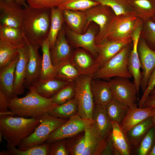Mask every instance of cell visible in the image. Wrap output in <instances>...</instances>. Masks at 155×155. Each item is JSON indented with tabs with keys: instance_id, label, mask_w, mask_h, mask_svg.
<instances>
[{
	"instance_id": "obj_1",
	"label": "cell",
	"mask_w": 155,
	"mask_h": 155,
	"mask_svg": "<svg viewBox=\"0 0 155 155\" xmlns=\"http://www.w3.org/2000/svg\"><path fill=\"white\" fill-rule=\"evenodd\" d=\"M51 21V9L24 8L21 29L27 42L41 47L48 38Z\"/></svg>"
},
{
	"instance_id": "obj_2",
	"label": "cell",
	"mask_w": 155,
	"mask_h": 155,
	"mask_svg": "<svg viewBox=\"0 0 155 155\" xmlns=\"http://www.w3.org/2000/svg\"><path fill=\"white\" fill-rule=\"evenodd\" d=\"M29 92L24 97L17 96L8 100V108L13 115L26 118H38L48 113L58 104L37 93L30 86Z\"/></svg>"
},
{
	"instance_id": "obj_3",
	"label": "cell",
	"mask_w": 155,
	"mask_h": 155,
	"mask_svg": "<svg viewBox=\"0 0 155 155\" xmlns=\"http://www.w3.org/2000/svg\"><path fill=\"white\" fill-rule=\"evenodd\" d=\"M38 118L13 117L10 115L0 116V136L7 142L18 146L22 141L31 134L39 125Z\"/></svg>"
},
{
	"instance_id": "obj_4",
	"label": "cell",
	"mask_w": 155,
	"mask_h": 155,
	"mask_svg": "<svg viewBox=\"0 0 155 155\" xmlns=\"http://www.w3.org/2000/svg\"><path fill=\"white\" fill-rule=\"evenodd\" d=\"M38 118L40 121L39 125L31 134L22 141L18 146L19 149L24 150L33 146L43 144L54 130L68 119L54 117L48 113Z\"/></svg>"
},
{
	"instance_id": "obj_5",
	"label": "cell",
	"mask_w": 155,
	"mask_h": 155,
	"mask_svg": "<svg viewBox=\"0 0 155 155\" xmlns=\"http://www.w3.org/2000/svg\"><path fill=\"white\" fill-rule=\"evenodd\" d=\"M131 43L123 48L98 70L92 78L102 79L115 77L129 79L132 78L128 67V58L131 49Z\"/></svg>"
},
{
	"instance_id": "obj_6",
	"label": "cell",
	"mask_w": 155,
	"mask_h": 155,
	"mask_svg": "<svg viewBox=\"0 0 155 155\" xmlns=\"http://www.w3.org/2000/svg\"><path fill=\"white\" fill-rule=\"evenodd\" d=\"M93 75H81L75 81L74 98L78 104L77 114L81 117L92 120L94 102L90 88Z\"/></svg>"
},
{
	"instance_id": "obj_7",
	"label": "cell",
	"mask_w": 155,
	"mask_h": 155,
	"mask_svg": "<svg viewBox=\"0 0 155 155\" xmlns=\"http://www.w3.org/2000/svg\"><path fill=\"white\" fill-rule=\"evenodd\" d=\"M143 22L142 19L133 15H116L110 25L106 38L115 40L131 39L133 32Z\"/></svg>"
},
{
	"instance_id": "obj_8",
	"label": "cell",
	"mask_w": 155,
	"mask_h": 155,
	"mask_svg": "<svg viewBox=\"0 0 155 155\" xmlns=\"http://www.w3.org/2000/svg\"><path fill=\"white\" fill-rule=\"evenodd\" d=\"M87 23L84 31H86L91 22L98 24L99 30L95 38L96 44L106 38V36L112 21L116 15L109 6L99 4L93 7L86 11Z\"/></svg>"
},
{
	"instance_id": "obj_9",
	"label": "cell",
	"mask_w": 155,
	"mask_h": 155,
	"mask_svg": "<svg viewBox=\"0 0 155 155\" xmlns=\"http://www.w3.org/2000/svg\"><path fill=\"white\" fill-rule=\"evenodd\" d=\"M109 83L114 98L129 108L137 106L139 92L133 82L128 78L115 77Z\"/></svg>"
},
{
	"instance_id": "obj_10",
	"label": "cell",
	"mask_w": 155,
	"mask_h": 155,
	"mask_svg": "<svg viewBox=\"0 0 155 155\" xmlns=\"http://www.w3.org/2000/svg\"><path fill=\"white\" fill-rule=\"evenodd\" d=\"M92 121L83 119L77 114L54 130L49 135L45 142L50 143L57 140L74 136L84 131L86 126Z\"/></svg>"
},
{
	"instance_id": "obj_11",
	"label": "cell",
	"mask_w": 155,
	"mask_h": 155,
	"mask_svg": "<svg viewBox=\"0 0 155 155\" xmlns=\"http://www.w3.org/2000/svg\"><path fill=\"white\" fill-rule=\"evenodd\" d=\"M137 51L143 69L142 77L140 87L143 93L147 86L150 76L155 68V51L152 49L142 37L139 39Z\"/></svg>"
},
{
	"instance_id": "obj_12",
	"label": "cell",
	"mask_w": 155,
	"mask_h": 155,
	"mask_svg": "<svg viewBox=\"0 0 155 155\" xmlns=\"http://www.w3.org/2000/svg\"><path fill=\"white\" fill-rule=\"evenodd\" d=\"M24 8L14 2L0 0V24L21 28Z\"/></svg>"
},
{
	"instance_id": "obj_13",
	"label": "cell",
	"mask_w": 155,
	"mask_h": 155,
	"mask_svg": "<svg viewBox=\"0 0 155 155\" xmlns=\"http://www.w3.org/2000/svg\"><path fill=\"white\" fill-rule=\"evenodd\" d=\"M132 42L131 39L115 40L106 38L96 44L98 55L96 59L100 68L123 48Z\"/></svg>"
},
{
	"instance_id": "obj_14",
	"label": "cell",
	"mask_w": 155,
	"mask_h": 155,
	"mask_svg": "<svg viewBox=\"0 0 155 155\" xmlns=\"http://www.w3.org/2000/svg\"><path fill=\"white\" fill-rule=\"evenodd\" d=\"M84 132L85 147L83 155H101L107 142L93 121L86 126Z\"/></svg>"
},
{
	"instance_id": "obj_15",
	"label": "cell",
	"mask_w": 155,
	"mask_h": 155,
	"mask_svg": "<svg viewBox=\"0 0 155 155\" xmlns=\"http://www.w3.org/2000/svg\"><path fill=\"white\" fill-rule=\"evenodd\" d=\"M18 51L19 59L15 71L13 97L22 94L25 92L24 82L29 56V46L27 42L18 49Z\"/></svg>"
},
{
	"instance_id": "obj_16",
	"label": "cell",
	"mask_w": 155,
	"mask_h": 155,
	"mask_svg": "<svg viewBox=\"0 0 155 155\" xmlns=\"http://www.w3.org/2000/svg\"><path fill=\"white\" fill-rule=\"evenodd\" d=\"M141 31V28L138 27L135 30L132 34L133 47L128 60L129 70L133 78V82L138 92L142 77V73L140 70L141 63L137 51L138 44Z\"/></svg>"
},
{
	"instance_id": "obj_17",
	"label": "cell",
	"mask_w": 155,
	"mask_h": 155,
	"mask_svg": "<svg viewBox=\"0 0 155 155\" xmlns=\"http://www.w3.org/2000/svg\"><path fill=\"white\" fill-rule=\"evenodd\" d=\"M65 29L72 43L75 46L81 47L97 57L98 51L95 38L97 35L95 30L92 27L88 28L84 34H79L71 30L68 27Z\"/></svg>"
},
{
	"instance_id": "obj_18",
	"label": "cell",
	"mask_w": 155,
	"mask_h": 155,
	"mask_svg": "<svg viewBox=\"0 0 155 155\" xmlns=\"http://www.w3.org/2000/svg\"><path fill=\"white\" fill-rule=\"evenodd\" d=\"M70 60L80 75H93L100 69L96 59L83 49L75 51Z\"/></svg>"
},
{
	"instance_id": "obj_19",
	"label": "cell",
	"mask_w": 155,
	"mask_h": 155,
	"mask_svg": "<svg viewBox=\"0 0 155 155\" xmlns=\"http://www.w3.org/2000/svg\"><path fill=\"white\" fill-rule=\"evenodd\" d=\"M65 35V29L63 26L54 46L50 49L52 61L55 67L61 63L70 60L73 54Z\"/></svg>"
},
{
	"instance_id": "obj_20",
	"label": "cell",
	"mask_w": 155,
	"mask_h": 155,
	"mask_svg": "<svg viewBox=\"0 0 155 155\" xmlns=\"http://www.w3.org/2000/svg\"><path fill=\"white\" fill-rule=\"evenodd\" d=\"M28 44L29 59L24 82L25 88L28 89L39 78L42 59L38 52L39 47Z\"/></svg>"
},
{
	"instance_id": "obj_21",
	"label": "cell",
	"mask_w": 155,
	"mask_h": 155,
	"mask_svg": "<svg viewBox=\"0 0 155 155\" xmlns=\"http://www.w3.org/2000/svg\"><path fill=\"white\" fill-rule=\"evenodd\" d=\"M154 113L153 107H138L137 106L129 108L124 118L119 124L120 127L126 134L135 125L152 117Z\"/></svg>"
},
{
	"instance_id": "obj_22",
	"label": "cell",
	"mask_w": 155,
	"mask_h": 155,
	"mask_svg": "<svg viewBox=\"0 0 155 155\" xmlns=\"http://www.w3.org/2000/svg\"><path fill=\"white\" fill-rule=\"evenodd\" d=\"M90 88L94 103L105 108L113 98L109 82L92 78Z\"/></svg>"
},
{
	"instance_id": "obj_23",
	"label": "cell",
	"mask_w": 155,
	"mask_h": 155,
	"mask_svg": "<svg viewBox=\"0 0 155 155\" xmlns=\"http://www.w3.org/2000/svg\"><path fill=\"white\" fill-rule=\"evenodd\" d=\"M70 82L56 78L44 80L38 79L30 87H32L37 93L42 96L51 98L59 90Z\"/></svg>"
},
{
	"instance_id": "obj_24",
	"label": "cell",
	"mask_w": 155,
	"mask_h": 155,
	"mask_svg": "<svg viewBox=\"0 0 155 155\" xmlns=\"http://www.w3.org/2000/svg\"><path fill=\"white\" fill-rule=\"evenodd\" d=\"M92 120L103 138L107 142L111 136L113 124L107 115L105 108L94 104L92 113Z\"/></svg>"
},
{
	"instance_id": "obj_25",
	"label": "cell",
	"mask_w": 155,
	"mask_h": 155,
	"mask_svg": "<svg viewBox=\"0 0 155 155\" xmlns=\"http://www.w3.org/2000/svg\"><path fill=\"white\" fill-rule=\"evenodd\" d=\"M19 55L8 65L0 69V90L9 100L13 97L14 73Z\"/></svg>"
},
{
	"instance_id": "obj_26",
	"label": "cell",
	"mask_w": 155,
	"mask_h": 155,
	"mask_svg": "<svg viewBox=\"0 0 155 155\" xmlns=\"http://www.w3.org/2000/svg\"><path fill=\"white\" fill-rule=\"evenodd\" d=\"M0 40L18 49L26 42L21 28L0 24Z\"/></svg>"
},
{
	"instance_id": "obj_27",
	"label": "cell",
	"mask_w": 155,
	"mask_h": 155,
	"mask_svg": "<svg viewBox=\"0 0 155 155\" xmlns=\"http://www.w3.org/2000/svg\"><path fill=\"white\" fill-rule=\"evenodd\" d=\"M154 125L152 117H150L132 127L126 133L131 148L136 149L150 128Z\"/></svg>"
},
{
	"instance_id": "obj_28",
	"label": "cell",
	"mask_w": 155,
	"mask_h": 155,
	"mask_svg": "<svg viewBox=\"0 0 155 155\" xmlns=\"http://www.w3.org/2000/svg\"><path fill=\"white\" fill-rule=\"evenodd\" d=\"M63 13L68 27L75 33L82 34L87 23L86 11L64 9Z\"/></svg>"
},
{
	"instance_id": "obj_29",
	"label": "cell",
	"mask_w": 155,
	"mask_h": 155,
	"mask_svg": "<svg viewBox=\"0 0 155 155\" xmlns=\"http://www.w3.org/2000/svg\"><path fill=\"white\" fill-rule=\"evenodd\" d=\"M113 130L111 139L113 145L120 155H130L132 152L131 148L126 134L121 128L119 124L112 121Z\"/></svg>"
},
{
	"instance_id": "obj_30",
	"label": "cell",
	"mask_w": 155,
	"mask_h": 155,
	"mask_svg": "<svg viewBox=\"0 0 155 155\" xmlns=\"http://www.w3.org/2000/svg\"><path fill=\"white\" fill-rule=\"evenodd\" d=\"M134 15L144 22L152 20L155 16V0H129Z\"/></svg>"
},
{
	"instance_id": "obj_31",
	"label": "cell",
	"mask_w": 155,
	"mask_h": 155,
	"mask_svg": "<svg viewBox=\"0 0 155 155\" xmlns=\"http://www.w3.org/2000/svg\"><path fill=\"white\" fill-rule=\"evenodd\" d=\"M42 53L41 68L38 79L44 80L56 78L55 67L53 64L50 54V48L47 38L41 46Z\"/></svg>"
},
{
	"instance_id": "obj_32",
	"label": "cell",
	"mask_w": 155,
	"mask_h": 155,
	"mask_svg": "<svg viewBox=\"0 0 155 155\" xmlns=\"http://www.w3.org/2000/svg\"><path fill=\"white\" fill-rule=\"evenodd\" d=\"M51 9V25L47 38L50 49L54 46L64 21L63 10L58 7L52 8Z\"/></svg>"
},
{
	"instance_id": "obj_33",
	"label": "cell",
	"mask_w": 155,
	"mask_h": 155,
	"mask_svg": "<svg viewBox=\"0 0 155 155\" xmlns=\"http://www.w3.org/2000/svg\"><path fill=\"white\" fill-rule=\"evenodd\" d=\"M49 143L32 146L24 150L17 149L7 142L6 149L0 152V155H48Z\"/></svg>"
},
{
	"instance_id": "obj_34",
	"label": "cell",
	"mask_w": 155,
	"mask_h": 155,
	"mask_svg": "<svg viewBox=\"0 0 155 155\" xmlns=\"http://www.w3.org/2000/svg\"><path fill=\"white\" fill-rule=\"evenodd\" d=\"M78 110L77 103L74 98L63 104L58 105L48 113L57 117L69 119L77 114Z\"/></svg>"
},
{
	"instance_id": "obj_35",
	"label": "cell",
	"mask_w": 155,
	"mask_h": 155,
	"mask_svg": "<svg viewBox=\"0 0 155 155\" xmlns=\"http://www.w3.org/2000/svg\"><path fill=\"white\" fill-rule=\"evenodd\" d=\"M105 108L111 120L119 124L127 114L129 107L113 98Z\"/></svg>"
},
{
	"instance_id": "obj_36",
	"label": "cell",
	"mask_w": 155,
	"mask_h": 155,
	"mask_svg": "<svg viewBox=\"0 0 155 155\" xmlns=\"http://www.w3.org/2000/svg\"><path fill=\"white\" fill-rule=\"evenodd\" d=\"M55 68L56 78L60 80L71 82L81 75L70 60L61 63Z\"/></svg>"
},
{
	"instance_id": "obj_37",
	"label": "cell",
	"mask_w": 155,
	"mask_h": 155,
	"mask_svg": "<svg viewBox=\"0 0 155 155\" xmlns=\"http://www.w3.org/2000/svg\"><path fill=\"white\" fill-rule=\"evenodd\" d=\"M110 7L117 16L134 15L133 8L129 0H94Z\"/></svg>"
},
{
	"instance_id": "obj_38",
	"label": "cell",
	"mask_w": 155,
	"mask_h": 155,
	"mask_svg": "<svg viewBox=\"0 0 155 155\" xmlns=\"http://www.w3.org/2000/svg\"><path fill=\"white\" fill-rule=\"evenodd\" d=\"M66 147L69 155H83L85 147L84 131L66 139Z\"/></svg>"
},
{
	"instance_id": "obj_39",
	"label": "cell",
	"mask_w": 155,
	"mask_h": 155,
	"mask_svg": "<svg viewBox=\"0 0 155 155\" xmlns=\"http://www.w3.org/2000/svg\"><path fill=\"white\" fill-rule=\"evenodd\" d=\"M99 4L94 0H66L58 7L63 10L68 9L86 11Z\"/></svg>"
},
{
	"instance_id": "obj_40",
	"label": "cell",
	"mask_w": 155,
	"mask_h": 155,
	"mask_svg": "<svg viewBox=\"0 0 155 155\" xmlns=\"http://www.w3.org/2000/svg\"><path fill=\"white\" fill-rule=\"evenodd\" d=\"M155 145V125L149 130L136 150V154L149 155Z\"/></svg>"
},
{
	"instance_id": "obj_41",
	"label": "cell",
	"mask_w": 155,
	"mask_h": 155,
	"mask_svg": "<svg viewBox=\"0 0 155 155\" xmlns=\"http://www.w3.org/2000/svg\"><path fill=\"white\" fill-rule=\"evenodd\" d=\"M19 55L18 49L0 40V69L8 65Z\"/></svg>"
},
{
	"instance_id": "obj_42",
	"label": "cell",
	"mask_w": 155,
	"mask_h": 155,
	"mask_svg": "<svg viewBox=\"0 0 155 155\" xmlns=\"http://www.w3.org/2000/svg\"><path fill=\"white\" fill-rule=\"evenodd\" d=\"M75 93V82H71L65 86L51 98L54 103L59 105L73 98Z\"/></svg>"
},
{
	"instance_id": "obj_43",
	"label": "cell",
	"mask_w": 155,
	"mask_h": 155,
	"mask_svg": "<svg viewBox=\"0 0 155 155\" xmlns=\"http://www.w3.org/2000/svg\"><path fill=\"white\" fill-rule=\"evenodd\" d=\"M141 35L149 47L155 51V23L152 20L144 22Z\"/></svg>"
},
{
	"instance_id": "obj_44",
	"label": "cell",
	"mask_w": 155,
	"mask_h": 155,
	"mask_svg": "<svg viewBox=\"0 0 155 155\" xmlns=\"http://www.w3.org/2000/svg\"><path fill=\"white\" fill-rule=\"evenodd\" d=\"M66 139L57 140L49 143L48 155H69L66 147Z\"/></svg>"
},
{
	"instance_id": "obj_45",
	"label": "cell",
	"mask_w": 155,
	"mask_h": 155,
	"mask_svg": "<svg viewBox=\"0 0 155 155\" xmlns=\"http://www.w3.org/2000/svg\"><path fill=\"white\" fill-rule=\"evenodd\" d=\"M66 0H27L30 7L36 8L51 9L57 7Z\"/></svg>"
},
{
	"instance_id": "obj_46",
	"label": "cell",
	"mask_w": 155,
	"mask_h": 155,
	"mask_svg": "<svg viewBox=\"0 0 155 155\" xmlns=\"http://www.w3.org/2000/svg\"><path fill=\"white\" fill-rule=\"evenodd\" d=\"M155 87V68L152 72L149 78L146 89L139 100L137 105L141 107L145 100Z\"/></svg>"
},
{
	"instance_id": "obj_47",
	"label": "cell",
	"mask_w": 155,
	"mask_h": 155,
	"mask_svg": "<svg viewBox=\"0 0 155 155\" xmlns=\"http://www.w3.org/2000/svg\"><path fill=\"white\" fill-rule=\"evenodd\" d=\"M119 155V154L115 148L111 137L107 142L106 145L101 155Z\"/></svg>"
},
{
	"instance_id": "obj_48",
	"label": "cell",
	"mask_w": 155,
	"mask_h": 155,
	"mask_svg": "<svg viewBox=\"0 0 155 155\" xmlns=\"http://www.w3.org/2000/svg\"><path fill=\"white\" fill-rule=\"evenodd\" d=\"M4 93L0 90V113L7 112L8 110V101Z\"/></svg>"
},
{
	"instance_id": "obj_49",
	"label": "cell",
	"mask_w": 155,
	"mask_h": 155,
	"mask_svg": "<svg viewBox=\"0 0 155 155\" xmlns=\"http://www.w3.org/2000/svg\"><path fill=\"white\" fill-rule=\"evenodd\" d=\"M141 107H155V93H151Z\"/></svg>"
},
{
	"instance_id": "obj_50",
	"label": "cell",
	"mask_w": 155,
	"mask_h": 155,
	"mask_svg": "<svg viewBox=\"0 0 155 155\" xmlns=\"http://www.w3.org/2000/svg\"><path fill=\"white\" fill-rule=\"evenodd\" d=\"M9 1L14 2L23 6L24 8L28 7L29 5L27 2V0H5Z\"/></svg>"
},
{
	"instance_id": "obj_51",
	"label": "cell",
	"mask_w": 155,
	"mask_h": 155,
	"mask_svg": "<svg viewBox=\"0 0 155 155\" xmlns=\"http://www.w3.org/2000/svg\"><path fill=\"white\" fill-rule=\"evenodd\" d=\"M154 109V113L152 117V120L154 124L155 125V107H153Z\"/></svg>"
},
{
	"instance_id": "obj_52",
	"label": "cell",
	"mask_w": 155,
	"mask_h": 155,
	"mask_svg": "<svg viewBox=\"0 0 155 155\" xmlns=\"http://www.w3.org/2000/svg\"><path fill=\"white\" fill-rule=\"evenodd\" d=\"M149 155H155V145Z\"/></svg>"
},
{
	"instance_id": "obj_53",
	"label": "cell",
	"mask_w": 155,
	"mask_h": 155,
	"mask_svg": "<svg viewBox=\"0 0 155 155\" xmlns=\"http://www.w3.org/2000/svg\"><path fill=\"white\" fill-rule=\"evenodd\" d=\"M151 93H155V88H154L153 90H152V91L151 92Z\"/></svg>"
},
{
	"instance_id": "obj_54",
	"label": "cell",
	"mask_w": 155,
	"mask_h": 155,
	"mask_svg": "<svg viewBox=\"0 0 155 155\" xmlns=\"http://www.w3.org/2000/svg\"><path fill=\"white\" fill-rule=\"evenodd\" d=\"M152 20L155 23V16L153 18Z\"/></svg>"
}]
</instances>
